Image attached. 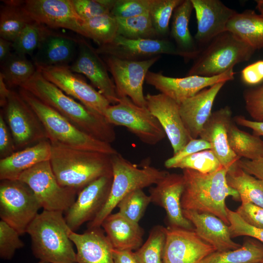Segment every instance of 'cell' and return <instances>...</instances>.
Returning a JSON list of instances; mask_svg holds the SVG:
<instances>
[{"label": "cell", "mask_w": 263, "mask_h": 263, "mask_svg": "<svg viewBox=\"0 0 263 263\" xmlns=\"http://www.w3.org/2000/svg\"><path fill=\"white\" fill-rule=\"evenodd\" d=\"M183 213L194 227V231L204 241L217 251L238 249L242 245L234 242L229 225L217 216L210 213L183 210Z\"/></svg>", "instance_id": "obj_25"}, {"label": "cell", "mask_w": 263, "mask_h": 263, "mask_svg": "<svg viewBox=\"0 0 263 263\" xmlns=\"http://www.w3.org/2000/svg\"><path fill=\"white\" fill-rule=\"evenodd\" d=\"M112 181L113 175L101 177L78 193L75 202L65 212V219L73 231L92 221L99 213L107 201Z\"/></svg>", "instance_id": "obj_17"}, {"label": "cell", "mask_w": 263, "mask_h": 263, "mask_svg": "<svg viewBox=\"0 0 263 263\" xmlns=\"http://www.w3.org/2000/svg\"><path fill=\"white\" fill-rule=\"evenodd\" d=\"M245 109L253 120L263 122V85L244 93Z\"/></svg>", "instance_id": "obj_47"}, {"label": "cell", "mask_w": 263, "mask_h": 263, "mask_svg": "<svg viewBox=\"0 0 263 263\" xmlns=\"http://www.w3.org/2000/svg\"><path fill=\"white\" fill-rule=\"evenodd\" d=\"M78 54L75 60L70 66L72 71L82 74L90 80L112 105L118 103L114 82L110 78L107 65L99 54L90 44L83 39H78Z\"/></svg>", "instance_id": "obj_19"}, {"label": "cell", "mask_w": 263, "mask_h": 263, "mask_svg": "<svg viewBox=\"0 0 263 263\" xmlns=\"http://www.w3.org/2000/svg\"><path fill=\"white\" fill-rule=\"evenodd\" d=\"M19 180L33 190L43 210L66 212L76 200V190L59 185L50 160L41 162L22 173Z\"/></svg>", "instance_id": "obj_10"}, {"label": "cell", "mask_w": 263, "mask_h": 263, "mask_svg": "<svg viewBox=\"0 0 263 263\" xmlns=\"http://www.w3.org/2000/svg\"><path fill=\"white\" fill-rule=\"evenodd\" d=\"M145 99L147 108L163 128L173 154L176 153L192 139L182 121L179 104L161 93L148 94Z\"/></svg>", "instance_id": "obj_21"}, {"label": "cell", "mask_w": 263, "mask_h": 263, "mask_svg": "<svg viewBox=\"0 0 263 263\" xmlns=\"http://www.w3.org/2000/svg\"><path fill=\"white\" fill-rule=\"evenodd\" d=\"M243 81L248 85H254L263 81V60H259L252 63L241 72Z\"/></svg>", "instance_id": "obj_52"}, {"label": "cell", "mask_w": 263, "mask_h": 263, "mask_svg": "<svg viewBox=\"0 0 263 263\" xmlns=\"http://www.w3.org/2000/svg\"><path fill=\"white\" fill-rule=\"evenodd\" d=\"M228 142L231 149L240 158L253 160L263 156V140L240 130L233 121L228 131Z\"/></svg>", "instance_id": "obj_35"}, {"label": "cell", "mask_w": 263, "mask_h": 263, "mask_svg": "<svg viewBox=\"0 0 263 263\" xmlns=\"http://www.w3.org/2000/svg\"><path fill=\"white\" fill-rule=\"evenodd\" d=\"M21 6L33 21L50 28H62L83 36V19L72 0H21Z\"/></svg>", "instance_id": "obj_14"}, {"label": "cell", "mask_w": 263, "mask_h": 263, "mask_svg": "<svg viewBox=\"0 0 263 263\" xmlns=\"http://www.w3.org/2000/svg\"><path fill=\"white\" fill-rule=\"evenodd\" d=\"M154 185L149 189L151 202L165 209L169 226L194 230L192 224L184 216L181 207L183 174L169 172Z\"/></svg>", "instance_id": "obj_20"}, {"label": "cell", "mask_w": 263, "mask_h": 263, "mask_svg": "<svg viewBox=\"0 0 263 263\" xmlns=\"http://www.w3.org/2000/svg\"><path fill=\"white\" fill-rule=\"evenodd\" d=\"M234 119L238 125L251 129L254 134L263 136V122L250 120L242 115L236 116Z\"/></svg>", "instance_id": "obj_54"}, {"label": "cell", "mask_w": 263, "mask_h": 263, "mask_svg": "<svg viewBox=\"0 0 263 263\" xmlns=\"http://www.w3.org/2000/svg\"><path fill=\"white\" fill-rule=\"evenodd\" d=\"M3 108L17 150L48 139L38 117L19 92L10 90Z\"/></svg>", "instance_id": "obj_11"}, {"label": "cell", "mask_w": 263, "mask_h": 263, "mask_svg": "<svg viewBox=\"0 0 263 263\" xmlns=\"http://www.w3.org/2000/svg\"><path fill=\"white\" fill-rule=\"evenodd\" d=\"M75 10L84 20L110 14V9L102 0H72Z\"/></svg>", "instance_id": "obj_48"}, {"label": "cell", "mask_w": 263, "mask_h": 263, "mask_svg": "<svg viewBox=\"0 0 263 263\" xmlns=\"http://www.w3.org/2000/svg\"><path fill=\"white\" fill-rule=\"evenodd\" d=\"M182 0H151L149 14L158 36H165L169 32V23L175 9Z\"/></svg>", "instance_id": "obj_41"}, {"label": "cell", "mask_w": 263, "mask_h": 263, "mask_svg": "<svg viewBox=\"0 0 263 263\" xmlns=\"http://www.w3.org/2000/svg\"><path fill=\"white\" fill-rule=\"evenodd\" d=\"M261 263H263V261H262V262Z\"/></svg>", "instance_id": "obj_60"}, {"label": "cell", "mask_w": 263, "mask_h": 263, "mask_svg": "<svg viewBox=\"0 0 263 263\" xmlns=\"http://www.w3.org/2000/svg\"><path fill=\"white\" fill-rule=\"evenodd\" d=\"M41 206L31 188L19 180H3L0 182V217L20 235L38 214Z\"/></svg>", "instance_id": "obj_8"}, {"label": "cell", "mask_w": 263, "mask_h": 263, "mask_svg": "<svg viewBox=\"0 0 263 263\" xmlns=\"http://www.w3.org/2000/svg\"><path fill=\"white\" fill-rule=\"evenodd\" d=\"M151 202L149 195L143 189H137L127 194L118 204L119 212L129 220L139 223Z\"/></svg>", "instance_id": "obj_42"}, {"label": "cell", "mask_w": 263, "mask_h": 263, "mask_svg": "<svg viewBox=\"0 0 263 263\" xmlns=\"http://www.w3.org/2000/svg\"><path fill=\"white\" fill-rule=\"evenodd\" d=\"M229 230L232 238L247 236L254 238L263 244V229L254 227L244 221L236 211L226 208Z\"/></svg>", "instance_id": "obj_46"}, {"label": "cell", "mask_w": 263, "mask_h": 263, "mask_svg": "<svg viewBox=\"0 0 263 263\" xmlns=\"http://www.w3.org/2000/svg\"><path fill=\"white\" fill-rule=\"evenodd\" d=\"M37 263H46L42 261H39V262H38Z\"/></svg>", "instance_id": "obj_59"}, {"label": "cell", "mask_w": 263, "mask_h": 263, "mask_svg": "<svg viewBox=\"0 0 263 263\" xmlns=\"http://www.w3.org/2000/svg\"><path fill=\"white\" fill-rule=\"evenodd\" d=\"M37 70L36 65L26 56L14 52L1 64L0 75L10 89L20 87L33 76Z\"/></svg>", "instance_id": "obj_36"}, {"label": "cell", "mask_w": 263, "mask_h": 263, "mask_svg": "<svg viewBox=\"0 0 263 263\" xmlns=\"http://www.w3.org/2000/svg\"><path fill=\"white\" fill-rule=\"evenodd\" d=\"M197 19L194 39L201 50L226 31L229 19L237 13L219 0H191Z\"/></svg>", "instance_id": "obj_22"}, {"label": "cell", "mask_w": 263, "mask_h": 263, "mask_svg": "<svg viewBox=\"0 0 263 263\" xmlns=\"http://www.w3.org/2000/svg\"><path fill=\"white\" fill-rule=\"evenodd\" d=\"M231 115V109L227 106L212 112L199 136L211 145V150L223 167L227 169L241 159L228 144V131L233 121Z\"/></svg>", "instance_id": "obj_23"}, {"label": "cell", "mask_w": 263, "mask_h": 263, "mask_svg": "<svg viewBox=\"0 0 263 263\" xmlns=\"http://www.w3.org/2000/svg\"><path fill=\"white\" fill-rule=\"evenodd\" d=\"M108 71L112 74L119 98L128 97L136 105L147 108L143 83L149 69L160 56L142 60H129L104 56Z\"/></svg>", "instance_id": "obj_12"}, {"label": "cell", "mask_w": 263, "mask_h": 263, "mask_svg": "<svg viewBox=\"0 0 263 263\" xmlns=\"http://www.w3.org/2000/svg\"><path fill=\"white\" fill-rule=\"evenodd\" d=\"M117 35L132 39H156L158 36L153 26L149 12L127 19H116Z\"/></svg>", "instance_id": "obj_38"}, {"label": "cell", "mask_w": 263, "mask_h": 263, "mask_svg": "<svg viewBox=\"0 0 263 263\" xmlns=\"http://www.w3.org/2000/svg\"><path fill=\"white\" fill-rule=\"evenodd\" d=\"M82 28L83 37L92 39L99 46L112 42L117 35V22L111 14L84 20Z\"/></svg>", "instance_id": "obj_37"}, {"label": "cell", "mask_w": 263, "mask_h": 263, "mask_svg": "<svg viewBox=\"0 0 263 263\" xmlns=\"http://www.w3.org/2000/svg\"><path fill=\"white\" fill-rule=\"evenodd\" d=\"M20 234L13 227L2 220L0 221V258L11 260L18 249L24 244L19 238Z\"/></svg>", "instance_id": "obj_44"}, {"label": "cell", "mask_w": 263, "mask_h": 263, "mask_svg": "<svg viewBox=\"0 0 263 263\" xmlns=\"http://www.w3.org/2000/svg\"><path fill=\"white\" fill-rule=\"evenodd\" d=\"M236 212L248 225L263 229V207L250 203H242Z\"/></svg>", "instance_id": "obj_50"}, {"label": "cell", "mask_w": 263, "mask_h": 263, "mask_svg": "<svg viewBox=\"0 0 263 263\" xmlns=\"http://www.w3.org/2000/svg\"><path fill=\"white\" fill-rule=\"evenodd\" d=\"M227 170L223 167L212 173H203L183 169L182 209L212 214L229 225L225 199L229 196L237 201H240V198L237 191L227 183Z\"/></svg>", "instance_id": "obj_3"}, {"label": "cell", "mask_w": 263, "mask_h": 263, "mask_svg": "<svg viewBox=\"0 0 263 263\" xmlns=\"http://www.w3.org/2000/svg\"><path fill=\"white\" fill-rule=\"evenodd\" d=\"M193 9L191 0H184L175 9L172 16L170 35L182 56L186 59H194L201 51L188 28Z\"/></svg>", "instance_id": "obj_30"}, {"label": "cell", "mask_w": 263, "mask_h": 263, "mask_svg": "<svg viewBox=\"0 0 263 263\" xmlns=\"http://www.w3.org/2000/svg\"><path fill=\"white\" fill-rule=\"evenodd\" d=\"M17 150L14 140L4 118L3 113H0V158H6Z\"/></svg>", "instance_id": "obj_51"}, {"label": "cell", "mask_w": 263, "mask_h": 263, "mask_svg": "<svg viewBox=\"0 0 263 263\" xmlns=\"http://www.w3.org/2000/svg\"><path fill=\"white\" fill-rule=\"evenodd\" d=\"M225 83H217L205 88L179 104L182 121L191 139L199 137L212 113L215 99Z\"/></svg>", "instance_id": "obj_24"}, {"label": "cell", "mask_w": 263, "mask_h": 263, "mask_svg": "<svg viewBox=\"0 0 263 263\" xmlns=\"http://www.w3.org/2000/svg\"><path fill=\"white\" fill-rule=\"evenodd\" d=\"M113 181L107 201L97 215L87 224L88 228L101 227L107 216L127 194L157 184L169 172L146 163L141 167L118 152L111 155Z\"/></svg>", "instance_id": "obj_6"}, {"label": "cell", "mask_w": 263, "mask_h": 263, "mask_svg": "<svg viewBox=\"0 0 263 263\" xmlns=\"http://www.w3.org/2000/svg\"><path fill=\"white\" fill-rule=\"evenodd\" d=\"M263 261V244L248 238L241 247L225 251H216L207 256L201 263H261Z\"/></svg>", "instance_id": "obj_33"}, {"label": "cell", "mask_w": 263, "mask_h": 263, "mask_svg": "<svg viewBox=\"0 0 263 263\" xmlns=\"http://www.w3.org/2000/svg\"><path fill=\"white\" fill-rule=\"evenodd\" d=\"M255 50L228 31L214 38L194 58L187 75L213 76L249 60Z\"/></svg>", "instance_id": "obj_7"}, {"label": "cell", "mask_w": 263, "mask_h": 263, "mask_svg": "<svg viewBox=\"0 0 263 263\" xmlns=\"http://www.w3.org/2000/svg\"><path fill=\"white\" fill-rule=\"evenodd\" d=\"M21 88L50 106L83 132L111 144L116 139L113 126L46 79L37 69Z\"/></svg>", "instance_id": "obj_1"}, {"label": "cell", "mask_w": 263, "mask_h": 263, "mask_svg": "<svg viewBox=\"0 0 263 263\" xmlns=\"http://www.w3.org/2000/svg\"><path fill=\"white\" fill-rule=\"evenodd\" d=\"M237 164L248 174L263 181V156L253 160L241 158Z\"/></svg>", "instance_id": "obj_53"}, {"label": "cell", "mask_w": 263, "mask_h": 263, "mask_svg": "<svg viewBox=\"0 0 263 263\" xmlns=\"http://www.w3.org/2000/svg\"><path fill=\"white\" fill-rule=\"evenodd\" d=\"M151 0H114L110 10L115 19H127L149 12Z\"/></svg>", "instance_id": "obj_45"}, {"label": "cell", "mask_w": 263, "mask_h": 263, "mask_svg": "<svg viewBox=\"0 0 263 263\" xmlns=\"http://www.w3.org/2000/svg\"><path fill=\"white\" fill-rule=\"evenodd\" d=\"M165 240V227L160 225L153 226L146 241L134 252L138 262L162 263Z\"/></svg>", "instance_id": "obj_39"}, {"label": "cell", "mask_w": 263, "mask_h": 263, "mask_svg": "<svg viewBox=\"0 0 263 263\" xmlns=\"http://www.w3.org/2000/svg\"><path fill=\"white\" fill-rule=\"evenodd\" d=\"M256 2L257 9L263 16V0H257Z\"/></svg>", "instance_id": "obj_58"}, {"label": "cell", "mask_w": 263, "mask_h": 263, "mask_svg": "<svg viewBox=\"0 0 263 263\" xmlns=\"http://www.w3.org/2000/svg\"><path fill=\"white\" fill-rule=\"evenodd\" d=\"M208 149H211V146L207 141L200 138L192 139L179 151L167 159L164 163L165 166L167 169L173 168L176 164L185 157Z\"/></svg>", "instance_id": "obj_49"}, {"label": "cell", "mask_w": 263, "mask_h": 263, "mask_svg": "<svg viewBox=\"0 0 263 263\" xmlns=\"http://www.w3.org/2000/svg\"><path fill=\"white\" fill-rule=\"evenodd\" d=\"M70 238L76 248L77 263H114L113 247L101 227L88 228L82 234L72 231Z\"/></svg>", "instance_id": "obj_26"}, {"label": "cell", "mask_w": 263, "mask_h": 263, "mask_svg": "<svg viewBox=\"0 0 263 263\" xmlns=\"http://www.w3.org/2000/svg\"><path fill=\"white\" fill-rule=\"evenodd\" d=\"M165 231L162 263H201L216 251L194 230L168 226Z\"/></svg>", "instance_id": "obj_16"}, {"label": "cell", "mask_w": 263, "mask_h": 263, "mask_svg": "<svg viewBox=\"0 0 263 263\" xmlns=\"http://www.w3.org/2000/svg\"><path fill=\"white\" fill-rule=\"evenodd\" d=\"M233 68L221 75L207 77L193 75L182 78L171 77L161 73L149 71L146 75V82L178 104L190 98L203 89L214 84L234 79Z\"/></svg>", "instance_id": "obj_15"}, {"label": "cell", "mask_w": 263, "mask_h": 263, "mask_svg": "<svg viewBox=\"0 0 263 263\" xmlns=\"http://www.w3.org/2000/svg\"><path fill=\"white\" fill-rule=\"evenodd\" d=\"M112 255L114 263H139L134 252L132 250L113 248Z\"/></svg>", "instance_id": "obj_55"}, {"label": "cell", "mask_w": 263, "mask_h": 263, "mask_svg": "<svg viewBox=\"0 0 263 263\" xmlns=\"http://www.w3.org/2000/svg\"><path fill=\"white\" fill-rule=\"evenodd\" d=\"M50 31L46 26L32 21L24 28L12 42V49L21 55H32Z\"/></svg>", "instance_id": "obj_40"}, {"label": "cell", "mask_w": 263, "mask_h": 263, "mask_svg": "<svg viewBox=\"0 0 263 263\" xmlns=\"http://www.w3.org/2000/svg\"><path fill=\"white\" fill-rule=\"evenodd\" d=\"M104 117L110 124L125 127L148 145H156L166 136L160 123L148 108L136 105L128 97L110 105Z\"/></svg>", "instance_id": "obj_9"}, {"label": "cell", "mask_w": 263, "mask_h": 263, "mask_svg": "<svg viewBox=\"0 0 263 263\" xmlns=\"http://www.w3.org/2000/svg\"><path fill=\"white\" fill-rule=\"evenodd\" d=\"M10 90L7 87L2 76L0 75V105L1 107H5Z\"/></svg>", "instance_id": "obj_57"}, {"label": "cell", "mask_w": 263, "mask_h": 263, "mask_svg": "<svg viewBox=\"0 0 263 263\" xmlns=\"http://www.w3.org/2000/svg\"><path fill=\"white\" fill-rule=\"evenodd\" d=\"M19 93L37 114L52 143L69 148L113 155L118 153L111 144L83 132L53 108L19 88Z\"/></svg>", "instance_id": "obj_5"}, {"label": "cell", "mask_w": 263, "mask_h": 263, "mask_svg": "<svg viewBox=\"0 0 263 263\" xmlns=\"http://www.w3.org/2000/svg\"><path fill=\"white\" fill-rule=\"evenodd\" d=\"M43 76L64 93L93 112L104 116L109 101L82 77L71 71L68 65L38 66Z\"/></svg>", "instance_id": "obj_13"}, {"label": "cell", "mask_w": 263, "mask_h": 263, "mask_svg": "<svg viewBox=\"0 0 263 263\" xmlns=\"http://www.w3.org/2000/svg\"><path fill=\"white\" fill-rule=\"evenodd\" d=\"M12 42L0 38V61L3 63L11 55Z\"/></svg>", "instance_id": "obj_56"}, {"label": "cell", "mask_w": 263, "mask_h": 263, "mask_svg": "<svg viewBox=\"0 0 263 263\" xmlns=\"http://www.w3.org/2000/svg\"><path fill=\"white\" fill-rule=\"evenodd\" d=\"M51 143L50 162L58 183L77 194L98 178L113 175L112 155Z\"/></svg>", "instance_id": "obj_2"}, {"label": "cell", "mask_w": 263, "mask_h": 263, "mask_svg": "<svg viewBox=\"0 0 263 263\" xmlns=\"http://www.w3.org/2000/svg\"><path fill=\"white\" fill-rule=\"evenodd\" d=\"M226 31L255 50L263 48V16L254 10L237 12L227 22Z\"/></svg>", "instance_id": "obj_31"}, {"label": "cell", "mask_w": 263, "mask_h": 263, "mask_svg": "<svg viewBox=\"0 0 263 263\" xmlns=\"http://www.w3.org/2000/svg\"><path fill=\"white\" fill-rule=\"evenodd\" d=\"M0 13V38L13 42L32 22L23 11L21 0H4Z\"/></svg>", "instance_id": "obj_34"}, {"label": "cell", "mask_w": 263, "mask_h": 263, "mask_svg": "<svg viewBox=\"0 0 263 263\" xmlns=\"http://www.w3.org/2000/svg\"><path fill=\"white\" fill-rule=\"evenodd\" d=\"M101 226L114 249L133 251L142 245L144 229L119 212L107 216Z\"/></svg>", "instance_id": "obj_29"}, {"label": "cell", "mask_w": 263, "mask_h": 263, "mask_svg": "<svg viewBox=\"0 0 263 263\" xmlns=\"http://www.w3.org/2000/svg\"><path fill=\"white\" fill-rule=\"evenodd\" d=\"M99 54L112 56L129 60H142L161 54L177 55L181 53L175 44L169 40L158 39H132L117 35L113 41L96 49Z\"/></svg>", "instance_id": "obj_18"}, {"label": "cell", "mask_w": 263, "mask_h": 263, "mask_svg": "<svg viewBox=\"0 0 263 263\" xmlns=\"http://www.w3.org/2000/svg\"><path fill=\"white\" fill-rule=\"evenodd\" d=\"M237 162L227 171L228 185L237 191L242 203L263 207V181L245 172Z\"/></svg>", "instance_id": "obj_32"}, {"label": "cell", "mask_w": 263, "mask_h": 263, "mask_svg": "<svg viewBox=\"0 0 263 263\" xmlns=\"http://www.w3.org/2000/svg\"><path fill=\"white\" fill-rule=\"evenodd\" d=\"M51 149V142L45 139L0 159V180H18L26 170L41 162L50 160Z\"/></svg>", "instance_id": "obj_27"}, {"label": "cell", "mask_w": 263, "mask_h": 263, "mask_svg": "<svg viewBox=\"0 0 263 263\" xmlns=\"http://www.w3.org/2000/svg\"><path fill=\"white\" fill-rule=\"evenodd\" d=\"M78 45V40L50 30L37 50L34 63L36 66L68 65Z\"/></svg>", "instance_id": "obj_28"}, {"label": "cell", "mask_w": 263, "mask_h": 263, "mask_svg": "<svg viewBox=\"0 0 263 263\" xmlns=\"http://www.w3.org/2000/svg\"><path fill=\"white\" fill-rule=\"evenodd\" d=\"M63 212L43 210L29 225L26 233L31 239L33 254L46 263H77L72 231Z\"/></svg>", "instance_id": "obj_4"}, {"label": "cell", "mask_w": 263, "mask_h": 263, "mask_svg": "<svg viewBox=\"0 0 263 263\" xmlns=\"http://www.w3.org/2000/svg\"><path fill=\"white\" fill-rule=\"evenodd\" d=\"M223 168L211 149L203 150L188 156L176 164L173 168L190 169L203 173L215 172Z\"/></svg>", "instance_id": "obj_43"}]
</instances>
